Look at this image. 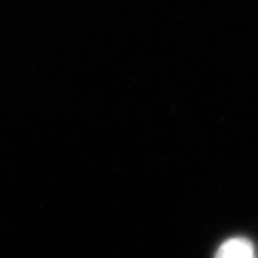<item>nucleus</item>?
I'll list each match as a JSON object with an SVG mask.
<instances>
[{
  "label": "nucleus",
  "instance_id": "f257e3e1",
  "mask_svg": "<svg viewBox=\"0 0 258 258\" xmlns=\"http://www.w3.org/2000/svg\"><path fill=\"white\" fill-rule=\"evenodd\" d=\"M214 258H254L253 246L245 238H232L219 247Z\"/></svg>",
  "mask_w": 258,
  "mask_h": 258
}]
</instances>
